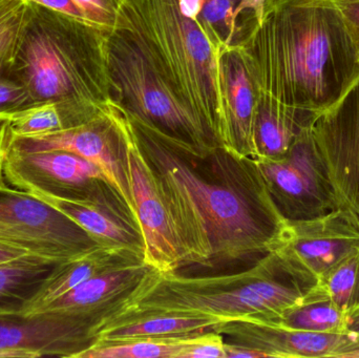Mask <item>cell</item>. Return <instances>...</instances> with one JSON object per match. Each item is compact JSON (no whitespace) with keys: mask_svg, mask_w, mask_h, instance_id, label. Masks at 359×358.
I'll return each mask as SVG.
<instances>
[{"mask_svg":"<svg viewBox=\"0 0 359 358\" xmlns=\"http://www.w3.org/2000/svg\"><path fill=\"white\" fill-rule=\"evenodd\" d=\"M130 121L157 174L186 266L255 262L278 249L288 221L255 160L221 145L201 151Z\"/></svg>","mask_w":359,"mask_h":358,"instance_id":"obj_1","label":"cell"},{"mask_svg":"<svg viewBox=\"0 0 359 358\" xmlns=\"http://www.w3.org/2000/svg\"><path fill=\"white\" fill-rule=\"evenodd\" d=\"M259 103L322 113L359 79V56L333 0H264L236 41Z\"/></svg>","mask_w":359,"mask_h":358,"instance_id":"obj_2","label":"cell"},{"mask_svg":"<svg viewBox=\"0 0 359 358\" xmlns=\"http://www.w3.org/2000/svg\"><path fill=\"white\" fill-rule=\"evenodd\" d=\"M203 6L204 0H122L115 25L132 36L219 144L228 46L202 18Z\"/></svg>","mask_w":359,"mask_h":358,"instance_id":"obj_3","label":"cell"},{"mask_svg":"<svg viewBox=\"0 0 359 358\" xmlns=\"http://www.w3.org/2000/svg\"><path fill=\"white\" fill-rule=\"evenodd\" d=\"M318 287L320 280L287 264L273 252L250 268L228 275L185 277L151 268L122 310L276 324Z\"/></svg>","mask_w":359,"mask_h":358,"instance_id":"obj_4","label":"cell"},{"mask_svg":"<svg viewBox=\"0 0 359 358\" xmlns=\"http://www.w3.org/2000/svg\"><path fill=\"white\" fill-rule=\"evenodd\" d=\"M104 32L27 0L25 23L6 73L36 104L103 105L113 100Z\"/></svg>","mask_w":359,"mask_h":358,"instance_id":"obj_5","label":"cell"},{"mask_svg":"<svg viewBox=\"0 0 359 358\" xmlns=\"http://www.w3.org/2000/svg\"><path fill=\"white\" fill-rule=\"evenodd\" d=\"M111 97L133 121L201 151L219 146L139 44L115 25L107 41Z\"/></svg>","mask_w":359,"mask_h":358,"instance_id":"obj_6","label":"cell"},{"mask_svg":"<svg viewBox=\"0 0 359 358\" xmlns=\"http://www.w3.org/2000/svg\"><path fill=\"white\" fill-rule=\"evenodd\" d=\"M130 128L128 113L113 100L88 121L67 130L37 137H17L10 132L8 149L16 153L67 151L88 160L100 168L136 214L128 168Z\"/></svg>","mask_w":359,"mask_h":358,"instance_id":"obj_7","label":"cell"},{"mask_svg":"<svg viewBox=\"0 0 359 358\" xmlns=\"http://www.w3.org/2000/svg\"><path fill=\"white\" fill-rule=\"evenodd\" d=\"M0 244L56 262L99 245L62 212L6 183L0 185Z\"/></svg>","mask_w":359,"mask_h":358,"instance_id":"obj_8","label":"cell"},{"mask_svg":"<svg viewBox=\"0 0 359 358\" xmlns=\"http://www.w3.org/2000/svg\"><path fill=\"white\" fill-rule=\"evenodd\" d=\"M255 162L274 203L288 222L313 220L343 207L316 147L312 130L282 157Z\"/></svg>","mask_w":359,"mask_h":358,"instance_id":"obj_9","label":"cell"},{"mask_svg":"<svg viewBox=\"0 0 359 358\" xmlns=\"http://www.w3.org/2000/svg\"><path fill=\"white\" fill-rule=\"evenodd\" d=\"M130 188L145 241V263L160 273L186 266L185 254L151 163L145 157L130 121L128 136Z\"/></svg>","mask_w":359,"mask_h":358,"instance_id":"obj_10","label":"cell"},{"mask_svg":"<svg viewBox=\"0 0 359 358\" xmlns=\"http://www.w3.org/2000/svg\"><path fill=\"white\" fill-rule=\"evenodd\" d=\"M312 135L341 205L359 220V79L316 118Z\"/></svg>","mask_w":359,"mask_h":358,"instance_id":"obj_11","label":"cell"},{"mask_svg":"<svg viewBox=\"0 0 359 358\" xmlns=\"http://www.w3.org/2000/svg\"><path fill=\"white\" fill-rule=\"evenodd\" d=\"M97 325L79 315L41 312L0 317V358H78L96 342Z\"/></svg>","mask_w":359,"mask_h":358,"instance_id":"obj_12","label":"cell"},{"mask_svg":"<svg viewBox=\"0 0 359 358\" xmlns=\"http://www.w3.org/2000/svg\"><path fill=\"white\" fill-rule=\"evenodd\" d=\"M359 249V220L347 208L303 222H288L276 254L287 264L322 280Z\"/></svg>","mask_w":359,"mask_h":358,"instance_id":"obj_13","label":"cell"},{"mask_svg":"<svg viewBox=\"0 0 359 358\" xmlns=\"http://www.w3.org/2000/svg\"><path fill=\"white\" fill-rule=\"evenodd\" d=\"M31 195L62 212L99 245L130 250L145 259L144 235L140 222L107 178L95 180L79 199H59L41 193Z\"/></svg>","mask_w":359,"mask_h":358,"instance_id":"obj_14","label":"cell"},{"mask_svg":"<svg viewBox=\"0 0 359 358\" xmlns=\"http://www.w3.org/2000/svg\"><path fill=\"white\" fill-rule=\"evenodd\" d=\"M2 170L8 186L67 200L79 199L105 178L98 166L67 151L16 153L6 147Z\"/></svg>","mask_w":359,"mask_h":358,"instance_id":"obj_15","label":"cell"},{"mask_svg":"<svg viewBox=\"0 0 359 358\" xmlns=\"http://www.w3.org/2000/svg\"><path fill=\"white\" fill-rule=\"evenodd\" d=\"M212 330L221 333L225 342L261 351L268 358H339L359 340L349 332L303 331L245 319L223 321Z\"/></svg>","mask_w":359,"mask_h":358,"instance_id":"obj_16","label":"cell"},{"mask_svg":"<svg viewBox=\"0 0 359 358\" xmlns=\"http://www.w3.org/2000/svg\"><path fill=\"white\" fill-rule=\"evenodd\" d=\"M222 71L225 111L219 144L238 157L257 160L255 130L259 99L244 61L233 46L224 50Z\"/></svg>","mask_w":359,"mask_h":358,"instance_id":"obj_17","label":"cell"},{"mask_svg":"<svg viewBox=\"0 0 359 358\" xmlns=\"http://www.w3.org/2000/svg\"><path fill=\"white\" fill-rule=\"evenodd\" d=\"M151 268L142 262L101 273L55 301L41 312L79 315L94 322L98 328L101 323L122 310Z\"/></svg>","mask_w":359,"mask_h":358,"instance_id":"obj_18","label":"cell"},{"mask_svg":"<svg viewBox=\"0 0 359 358\" xmlns=\"http://www.w3.org/2000/svg\"><path fill=\"white\" fill-rule=\"evenodd\" d=\"M221 322L210 317L123 309L98 326L95 343L191 338L211 331Z\"/></svg>","mask_w":359,"mask_h":358,"instance_id":"obj_19","label":"cell"},{"mask_svg":"<svg viewBox=\"0 0 359 358\" xmlns=\"http://www.w3.org/2000/svg\"><path fill=\"white\" fill-rule=\"evenodd\" d=\"M142 262H145L143 256L130 250L96 246L80 256L58 263L21 315L41 312L48 305L96 275Z\"/></svg>","mask_w":359,"mask_h":358,"instance_id":"obj_20","label":"cell"},{"mask_svg":"<svg viewBox=\"0 0 359 358\" xmlns=\"http://www.w3.org/2000/svg\"><path fill=\"white\" fill-rule=\"evenodd\" d=\"M320 113L274 103L257 106V159H276L284 156L295 142L312 130Z\"/></svg>","mask_w":359,"mask_h":358,"instance_id":"obj_21","label":"cell"},{"mask_svg":"<svg viewBox=\"0 0 359 358\" xmlns=\"http://www.w3.org/2000/svg\"><path fill=\"white\" fill-rule=\"evenodd\" d=\"M58 263L27 254L0 265V317L21 315Z\"/></svg>","mask_w":359,"mask_h":358,"instance_id":"obj_22","label":"cell"},{"mask_svg":"<svg viewBox=\"0 0 359 358\" xmlns=\"http://www.w3.org/2000/svg\"><path fill=\"white\" fill-rule=\"evenodd\" d=\"M107 104L38 103L10 116L11 134L17 137H37L67 130L88 121Z\"/></svg>","mask_w":359,"mask_h":358,"instance_id":"obj_23","label":"cell"},{"mask_svg":"<svg viewBox=\"0 0 359 358\" xmlns=\"http://www.w3.org/2000/svg\"><path fill=\"white\" fill-rule=\"evenodd\" d=\"M347 319L348 315L324 294L320 286L301 304L288 309L276 325L303 331L347 332Z\"/></svg>","mask_w":359,"mask_h":358,"instance_id":"obj_24","label":"cell"},{"mask_svg":"<svg viewBox=\"0 0 359 358\" xmlns=\"http://www.w3.org/2000/svg\"><path fill=\"white\" fill-rule=\"evenodd\" d=\"M202 336L182 340L95 343L78 358H182V355L196 344Z\"/></svg>","mask_w":359,"mask_h":358,"instance_id":"obj_25","label":"cell"},{"mask_svg":"<svg viewBox=\"0 0 359 358\" xmlns=\"http://www.w3.org/2000/svg\"><path fill=\"white\" fill-rule=\"evenodd\" d=\"M320 286L348 317L359 310V249L329 271Z\"/></svg>","mask_w":359,"mask_h":358,"instance_id":"obj_26","label":"cell"},{"mask_svg":"<svg viewBox=\"0 0 359 358\" xmlns=\"http://www.w3.org/2000/svg\"><path fill=\"white\" fill-rule=\"evenodd\" d=\"M27 0H0V74L6 73L25 23Z\"/></svg>","mask_w":359,"mask_h":358,"instance_id":"obj_27","label":"cell"},{"mask_svg":"<svg viewBox=\"0 0 359 358\" xmlns=\"http://www.w3.org/2000/svg\"><path fill=\"white\" fill-rule=\"evenodd\" d=\"M83 16L84 20L111 35L117 21L122 0H72Z\"/></svg>","mask_w":359,"mask_h":358,"instance_id":"obj_28","label":"cell"},{"mask_svg":"<svg viewBox=\"0 0 359 358\" xmlns=\"http://www.w3.org/2000/svg\"><path fill=\"white\" fill-rule=\"evenodd\" d=\"M35 104V101L22 83L11 77L8 73L0 74V117L10 118L13 113Z\"/></svg>","mask_w":359,"mask_h":358,"instance_id":"obj_29","label":"cell"},{"mask_svg":"<svg viewBox=\"0 0 359 358\" xmlns=\"http://www.w3.org/2000/svg\"><path fill=\"white\" fill-rule=\"evenodd\" d=\"M182 358H226L225 338L219 332L211 330L203 334Z\"/></svg>","mask_w":359,"mask_h":358,"instance_id":"obj_30","label":"cell"},{"mask_svg":"<svg viewBox=\"0 0 359 358\" xmlns=\"http://www.w3.org/2000/svg\"><path fill=\"white\" fill-rule=\"evenodd\" d=\"M347 25L359 56V0H333Z\"/></svg>","mask_w":359,"mask_h":358,"instance_id":"obj_31","label":"cell"},{"mask_svg":"<svg viewBox=\"0 0 359 358\" xmlns=\"http://www.w3.org/2000/svg\"><path fill=\"white\" fill-rule=\"evenodd\" d=\"M29 1L35 2V4L46 6V8H52L54 11H58V12L69 15V16L74 17V18L78 19V20L88 23L84 20L81 13H80V11L78 10L77 6H75V4L72 0H29Z\"/></svg>","mask_w":359,"mask_h":358,"instance_id":"obj_32","label":"cell"},{"mask_svg":"<svg viewBox=\"0 0 359 358\" xmlns=\"http://www.w3.org/2000/svg\"><path fill=\"white\" fill-rule=\"evenodd\" d=\"M10 132V120H8V117H0V185L6 183L4 180L2 164H4L6 147H8Z\"/></svg>","mask_w":359,"mask_h":358,"instance_id":"obj_33","label":"cell"},{"mask_svg":"<svg viewBox=\"0 0 359 358\" xmlns=\"http://www.w3.org/2000/svg\"><path fill=\"white\" fill-rule=\"evenodd\" d=\"M27 256L25 252H20V250L14 249L8 246L1 245L0 244V265L6 264V263L13 262L21 256Z\"/></svg>","mask_w":359,"mask_h":358,"instance_id":"obj_34","label":"cell"},{"mask_svg":"<svg viewBox=\"0 0 359 358\" xmlns=\"http://www.w3.org/2000/svg\"><path fill=\"white\" fill-rule=\"evenodd\" d=\"M346 330H347V332H349V333L359 336V310L351 313V315L348 317Z\"/></svg>","mask_w":359,"mask_h":358,"instance_id":"obj_35","label":"cell"},{"mask_svg":"<svg viewBox=\"0 0 359 358\" xmlns=\"http://www.w3.org/2000/svg\"><path fill=\"white\" fill-rule=\"evenodd\" d=\"M339 358H359V340L353 346L346 350Z\"/></svg>","mask_w":359,"mask_h":358,"instance_id":"obj_36","label":"cell"}]
</instances>
